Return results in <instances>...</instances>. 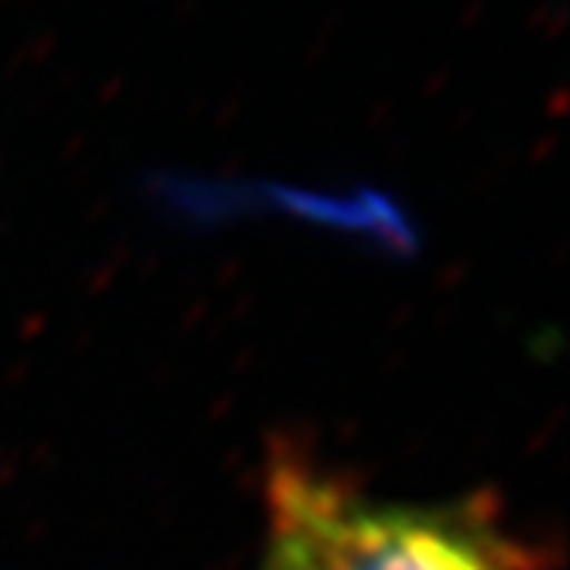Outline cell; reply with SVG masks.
<instances>
[{"mask_svg": "<svg viewBox=\"0 0 570 570\" xmlns=\"http://www.w3.org/2000/svg\"><path fill=\"white\" fill-rule=\"evenodd\" d=\"M268 537L309 570H540L495 502H395L296 451L268 464Z\"/></svg>", "mask_w": 570, "mask_h": 570, "instance_id": "6da1fadb", "label": "cell"}, {"mask_svg": "<svg viewBox=\"0 0 570 570\" xmlns=\"http://www.w3.org/2000/svg\"><path fill=\"white\" fill-rule=\"evenodd\" d=\"M262 570H309V567L299 560V553H296V550H289L285 543H278V540H272V537H268V550H265V563H262Z\"/></svg>", "mask_w": 570, "mask_h": 570, "instance_id": "7a4b0ae2", "label": "cell"}]
</instances>
